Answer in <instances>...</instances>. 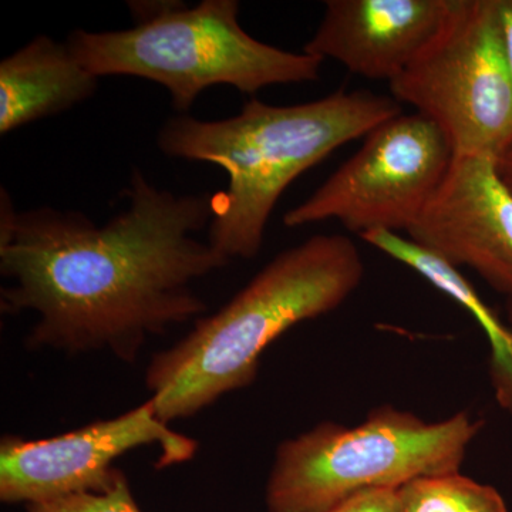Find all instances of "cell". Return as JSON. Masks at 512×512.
<instances>
[{"label": "cell", "mask_w": 512, "mask_h": 512, "mask_svg": "<svg viewBox=\"0 0 512 512\" xmlns=\"http://www.w3.org/2000/svg\"><path fill=\"white\" fill-rule=\"evenodd\" d=\"M124 195L126 208L96 225L79 211H16L3 188L0 309L35 313L29 349L134 363L153 336L207 312L195 282L229 264L197 238L212 195L161 190L137 168Z\"/></svg>", "instance_id": "6da1fadb"}, {"label": "cell", "mask_w": 512, "mask_h": 512, "mask_svg": "<svg viewBox=\"0 0 512 512\" xmlns=\"http://www.w3.org/2000/svg\"><path fill=\"white\" fill-rule=\"evenodd\" d=\"M402 113L393 97L370 92L342 90L293 106L251 99L229 119L173 117L157 144L165 156L227 171V190L212 195L208 242L231 262L259 254L279 198L299 175Z\"/></svg>", "instance_id": "7a4b0ae2"}, {"label": "cell", "mask_w": 512, "mask_h": 512, "mask_svg": "<svg viewBox=\"0 0 512 512\" xmlns=\"http://www.w3.org/2000/svg\"><path fill=\"white\" fill-rule=\"evenodd\" d=\"M363 276L362 254L346 235H315L276 255L220 311L151 357L146 387L157 416L167 424L191 419L251 386L272 342L338 309Z\"/></svg>", "instance_id": "3957f363"}, {"label": "cell", "mask_w": 512, "mask_h": 512, "mask_svg": "<svg viewBox=\"0 0 512 512\" xmlns=\"http://www.w3.org/2000/svg\"><path fill=\"white\" fill-rule=\"evenodd\" d=\"M134 28L70 33L67 46L96 77L133 76L161 84L185 113L205 89L254 94L276 84L315 82L323 60L266 45L239 23L237 0H202L194 8L158 2Z\"/></svg>", "instance_id": "277c9868"}, {"label": "cell", "mask_w": 512, "mask_h": 512, "mask_svg": "<svg viewBox=\"0 0 512 512\" xmlns=\"http://www.w3.org/2000/svg\"><path fill=\"white\" fill-rule=\"evenodd\" d=\"M481 426L466 412L427 423L393 406L355 427L323 421L276 448L265 512H326L369 488L457 473Z\"/></svg>", "instance_id": "5b68a950"}, {"label": "cell", "mask_w": 512, "mask_h": 512, "mask_svg": "<svg viewBox=\"0 0 512 512\" xmlns=\"http://www.w3.org/2000/svg\"><path fill=\"white\" fill-rule=\"evenodd\" d=\"M389 89L440 128L454 157L500 160L512 147L500 0H456L443 29Z\"/></svg>", "instance_id": "8992f818"}, {"label": "cell", "mask_w": 512, "mask_h": 512, "mask_svg": "<svg viewBox=\"0 0 512 512\" xmlns=\"http://www.w3.org/2000/svg\"><path fill=\"white\" fill-rule=\"evenodd\" d=\"M454 154L421 114H400L375 128L355 156L311 197L286 212L288 228L336 221L359 235L409 232L439 190Z\"/></svg>", "instance_id": "52a82bcc"}, {"label": "cell", "mask_w": 512, "mask_h": 512, "mask_svg": "<svg viewBox=\"0 0 512 512\" xmlns=\"http://www.w3.org/2000/svg\"><path fill=\"white\" fill-rule=\"evenodd\" d=\"M160 448L158 468L187 463L198 443L171 429L151 400L113 419L94 421L49 439L18 436L0 441V500L47 503L70 495L101 493L116 481L114 461L140 447Z\"/></svg>", "instance_id": "ba28073f"}, {"label": "cell", "mask_w": 512, "mask_h": 512, "mask_svg": "<svg viewBox=\"0 0 512 512\" xmlns=\"http://www.w3.org/2000/svg\"><path fill=\"white\" fill-rule=\"evenodd\" d=\"M409 238L447 264L473 269L512 301V190L488 157H454Z\"/></svg>", "instance_id": "9c48e42d"}, {"label": "cell", "mask_w": 512, "mask_h": 512, "mask_svg": "<svg viewBox=\"0 0 512 512\" xmlns=\"http://www.w3.org/2000/svg\"><path fill=\"white\" fill-rule=\"evenodd\" d=\"M456 0H328L303 52L392 82L443 29Z\"/></svg>", "instance_id": "30bf717a"}, {"label": "cell", "mask_w": 512, "mask_h": 512, "mask_svg": "<svg viewBox=\"0 0 512 512\" xmlns=\"http://www.w3.org/2000/svg\"><path fill=\"white\" fill-rule=\"evenodd\" d=\"M97 86L67 43L37 36L0 63V134L70 110Z\"/></svg>", "instance_id": "8fae6325"}, {"label": "cell", "mask_w": 512, "mask_h": 512, "mask_svg": "<svg viewBox=\"0 0 512 512\" xmlns=\"http://www.w3.org/2000/svg\"><path fill=\"white\" fill-rule=\"evenodd\" d=\"M397 498L399 512H508L495 488L460 471L416 478L397 488Z\"/></svg>", "instance_id": "7c38bea8"}, {"label": "cell", "mask_w": 512, "mask_h": 512, "mask_svg": "<svg viewBox=\"0 0 512 512\" xmlns=\"http://www.w3.org/2000/svg\"><path fill=\"white\" fill-rule=\"evenodd\" d=\"M464 309L484 330L490 343V377L495 399L501 409L512 416V329L507 328L493 309L474 295Z\"/></svg>", "instance_id": "4fadbf2b"}, {"label": "cell", "mask_w": 512, "mask_h": 512, "mask_svg": "<svg viewBox=\"0 0 512 512\" xmlns=\"http://www.w3.org/2000/svg\"><path fill=\"white\" fill-rule=\"evenodd\" d=\"M28 512H141L123 471L101 493L70 495L47 503L28 505Z\"/></svg>", "instance_id": "5bb4252c"}, {"label": "cell", "mask_w": 512, "mask_h": 512, "mask_svg": "<svg viewBox=\"0 0 512 512\" xmlns=\"http://www.w3.org/2000/svg\"><path fill=\"white\" fill-rule=\"evenodd\" d=\"M326 512H399L394 488H369L350 495Z\"/></svg>", "instance_id": "9a60e30c"}, {"label": "cell", "mask_w": 512, "mask_h": 512, "mask_svg": "<svg viewBox=\"0 0 512 512\" xmlns=\"http://www.w3.org/2000/svg\"><path fill=\"white\" fill-rule=\"evenodd\" d=\"M501 23H503L505 53L512 76V0H500Z\"/></svg>", "instance_id": "2e32d148"}, {"label": "cell", "mask_w": 512, "mask_h": 512, "mask_svg": "<svg viewBox=\"0 0 512 512\" xmlns=\"http://www.w3.org/2000/svg\"><path fill=\"white\" fill-rule=\"evenodd\" d=\"M497 167L505 184L512 190V147L497 161Z\"/></svg>", "instance_id": "e0dca14e"}, {"label": "cell", "mask_w": 512, "mask_h": 512, "mask_svg": "<svg viewBox=\"0 0 512 512\" xmlns=\"http://www.w3.org/2000/svg\"><path fill=\"white\" fill-rule=\"evenodd\" d=\"M505 311H507L508 320L512 325V301H507V305H505Z\"/></svg>", "instance_id": "ac0fdd59"}]
</instances>
